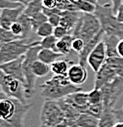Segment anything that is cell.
<instances>
[{
    "label": "cell",
    "mask_w": 123,
    "mask_h": 127,
    "mask_svg": "<svg viewBox=\"0 0 123 127\" xmlns=\"http://www.w3.org/2000/svg\"><path fill=\"white\" fill-rule=\"evenodd\" d=\"M78 91H82V88L73 85L67 75L54 74L50 79L40 85V95L45 100L59 101Z\"/></svg>",
    "instance_id": "1"
},
{
    "label": "cell",
    "mask_w": 123,
    "mask_h": 127,
    "mask_svg": "<svg viewBox=\"0 0 123 127\" xmlns=\"http://www.w3.org/2000/svg\"><path fill=\"white\" fill-rule=\"evenodd\" d=\"M10 31L13 32V34H14L15 36H17L18 39H23V38H24V33H25L24 28H23L22 24H20L18 21L16 22L15 24L12 25Z\"/></svg>",
    "instance_id": "35"
},
{
    "label": "cell",
    "mask_w": 123,
    "mask_h": 127,
    "mask_svg": "<svg viewBox=\"0 0 123 127\" xmlns=\"http://www.w3.org/2000/svg\"><path fill=\"white\" fill-rule=\"evenodd\" d=\"M32 71L36 77H43L51 71V66L50 64L36 60L32 64Z\"/></svg>",
    "instance_id": "25"
},
{
    "label": "cell",
    "mask_w": 123,
    "mask_h": 127,
    "mask_svg": "<svg viewBox=\"0 0 123 127\" xmlns=\"http://www.w3.org/2000/svg\"><path fill=\"white\" fill-rule=\"evenodd\" d=\"M113 127H123V122H116Z\"/></svg>",
    "instance_id": "45"
},
{
    "label": "cell",
    "mask_w": 123,
    "mask_h": 127,
    "mask_svg": "<svg viewBox=\"0 0 123 127\" xmlns=\"http://www.w3.org/2000/svg\"><path fill=\"white\" fill-rule=\"evenodd\" d=\"M0 12H1V10H0ZM0 27H1V26H0Z\"/></svg>",
    "instance_id": "50"
},
{
    "label": "cell",
    "mask_w": 123,
    "mask_h": 127,
    "mask_svg": "<svg viewBox=\"0 0 123 127\" xmlns=\"http://www.w3.org/2000/svg\"><path fill=\"white\" fill-rule=\"evenodd\" d=\"M94 15L100 21L105 34L114 35L123 39V24L117 21L111 2L104 5H97Z\"/></svg>",
    "instance_id": "3"
},
{
    "label": "cell",
    "mask_w": 123,
    "mask_h": 127,
    "mask_svg": "<svg viewBox=\"0 0 123 127\" xmlns=\"http://www.w3.org/2000/svg\"><path fill=\"white\" fill-rule=\"evenodd\" d=\"M110 2H112V0H110Z\"/></svg>",
    "instance_id": "49"
},
{
    "label": "cell",
    "mask_w": 123,
    "mask_h": 127,
    "mask_svg": "<svg viewBox=\"0 0 123 127\" xmlns=\"http://www.w3.org/2000/svg\"><path fill=\"white\" fill-rule=\"evenodd\" d=\"M122 109H123V108H122Z\"/></svg>",
    "instance_id": "52"
},
{
    "label": "cell",
    "mask_w": 123,
    "mask_h": 127,
    "mask_svg": "<svg viewBox=\"0 0 123 127\" xmlns=\"http://www.w3.org/2000/svg\"><path fill=\"white\" fill-rule=\"evenodd\" d=\"M24 5H21L18 8H4L0 12V26L3 29L10 30L12 25L18 21L20 16L24 13Z\"/></svg>",
    "instance_id": "12"
},
{
    "label": "cell",
    "mask_w": 123,
    "mask_h": 127,
    "mask_svg": "<svg viewBox=\"0 0 123 127\" xmlns=\"http://www.w3.org/2000/svg\"><path fill=\"white\" fill-rule=\"evenodd\" d=\"M89 104H99L103 103V93L101 89L93 88L90 92H88Z\"/></svg>",
    "instance_id": "34"
},
{
    "label": "cell",
    "mask_w": 123,
    "mask_h": 127,
    "mask_svg": "<svg viewBox=\"0 0 123 127\" xmlns=\"http://www.w3.org/2000/svg\"><path fill=\"white\" fill-rule=\"evenodd\" d=\"M72 61L70 60H57L56 62L50 64L51 66V71L54 74H58V75H67L68 69H69V64H72Z\"/></svg>",
    "instance_id": "22"
},
{
    "label": "cell",
    "mask_w": 123,
    "mask_h": 127,
    "mask_svg": "<svg viewBox=\"0 0 123 127\" xmlns=\"http://www.w3.org/2000/svg\"><path fill=\"white\" fill-rule=\"evenodd\" d=\"M85 112H87V113H89V114H91V115L100 119L102 114H103V112H104V104L103 103L90 104Z\"/></svg>",
    "instance_id": "32"
},
{
    "label": "cell",
    "mask_w": 123,
    "mask_h": 127,
    "mask_svg": "<svg viewBox=\"0 0 123 127\" xmlns=\"http://www.w3.org/2000/svg\"><path fill=\"white\" fill-rule=\"evenodd\" d=\"M73 39H74V37L72 36V34L65 35L62 39H59L54 51H56L58 53H61L63 56L64 55H67L70 52V50H72L71 47H72Z\"/></svg>",
    "instance_id": "19"
},
{
    "label": "cell",
    "mask_w": 123,
    "mask_h": 127,
    "mask_svg": "<svg viewBox=\"0 0 123 127\" xmlns=\"http://www.w3.org/2000/svg\"><path fill=\"white\" fill-rule=\"evenodd\" d=\"M117 53H118L119 57L123 58V39H120V41L117 44Z\"/></svg>",
    "instance_id": "42"
},
{
    "label": "cell",
    "mask_w": 123,
    "mask_h": 127,
    "mask_svg": "<svg viewBox=\"0 0 123 127\" xmlns=\"http://www.w3.org/2000/svg\"><path fill=\"white\" fill-rule=\"evenodd\" d=\"M0 87L5 96L17 99L24 104H28L25 83L21 80L5 74L2 70H0Z\"/></svg>",
    "instance_id": "8"
},
{
    "label": "cell",
    "mask_w": 123,
    "mask_h": 127,
    "mask_svg": "<svg viewBox=\"0 0 123 127\" xmlns=\"http://www.w3.org/2000/svg\"><path fill=\"white\" fill-rule=\"evenodd\" d=\"M67 76L69 81L76 86H80L82 85L88 77V72L85 66L81 65L80 64H71L68 72H67Z\"/></svg>",
    "instance_id": "15"
},
{
    "label": "cell",
    "mask_w": 123,
    "mask_h": 127,
    "mask_svg": "<svg viewBox=\"0 0 123 127\" xmlns=\"http://www.w3.org/2000/svg\"><path fill=\"white\" fill-rule=\"evenodd\" d=\"M65 99L71 103L78 111L82 112H85L87 108L89 107V99H88V93L83 91H78L73 94L66 96Z\"/></svg>",
    "instance_id": "16"
},
{
    "label": "cell",
    "mask_w": 123,
    "mask_h": 127,
    "mask_svg": "<svg viewBox=\"0 0 123 127\" xmlns=\"http://www.w3.org/2000/svg\"><path fill=\"white\" fill-rule=\"evenodd\" d=\"M59 39H57L54 35H50L42 38L41 40H39V46L42 49H50V50H55L57 42Z\"/></svg>",
    "instance_id": "31"
},
{
    "label": "cell",
    "mask_w": 123,
    "mask_h": 127,
    "mask_svg": "<svg viewBox=\"0 0 123 127\" xmlns=\"http://www.w3.org/2000/svg\"><path fill=\"white\" fill-rule=\"evenodd\" d=\"M113 110L104 108V112L100 118L98 127H113V125L117 122Z\"/></svg>",
    "instance_id": "23"
},
{
    "label": "cell",
    "mask_w": 123,
    "mask_h": 127,
    "mask_svg": "<svg viewBox=\"0 0 123 127\" xmlns=\"http://www.w3.org/2000/svg\"><path fill=\"white\" fill-rule=\"evenodd\" d=\"M16 39H18L17 36H15L10 30H6V29H3L0 27V48L4 44L11 42L13 40H16Z\"/></svg>",
    "instance_id": "29"
},
{
    "label": "cell",
    "mask_w": 123,
    "mask_h": 127,
    "mask_svg": "<svg viewBox=\"0 0 123 127\" xmlns=\"http://www.w3.org/2000/svg\"><path fill=\"white\" fill-rule=\"evenodd\" d=\"M65 119L58 101L45 100L40 113L41 125L45 127L60 126Z\"/></svg>",
    "instance_id": "7"
},
{
    "label": "cell",
    "mask_w": 123,
    "mask_h": 127,
    "mask_svg": "<svg viewBox=\"0 0 123 127\" xmlns=\"http://www.w3.org/2000/svg\"><path fill=\"white\" fill-rule=\"evenodd\" d=\"M68 34H71V32H69L67 29L62 27V26H58L54 29V33L53 35L57 38V39H62V37H64L65 35H68Z\"/></svg>",
    "instance_id": "36"
},
{
    "label": "cell",
    "mask_w": 123,
    "mask_h": 127,
    "mask_svg": "<svg viewBox=\"0 0 123 127\" xmlns=\"http://www.w3.org/2000/svg\"><path fill=\"white\" fill-rule=\"evenodd\" d=\"M81 14L82 13L78 11H62L60 26L67 29L69 32H72V30L74 29Z\"/></svg>",
    "instance_id": "17"
},
{
    "label": "cell",
    "mask_w": 123,
    "mask_h": 127,
    "mask_svg": "<svg viewBox=\"0 0 123 127\" xmlns=\"http://www.w3.org/2000/svg\"><path fill=\"white\" fill-rule=\"evenodd\" d=\"M22 4L10 1V0H0V10H2L4 8H18Z\"/></svg>",
    "instance_id": "38"
},
{
    "label": "cell",
    "mask_w": 123,
    "mask_h": 127,
    "mask_svg": "<svg viewBox=\"0 0 123 127\" xmlns=\"http://www.w3.org/2000/svg\"><path fill=\"white\" fill-rule=\"evenodd\" d=\"M85 1H87L89 3H92L94 5H98V0H85Z\"/></svg>",
    "instance_id": "44"
},
{
    "label": "cell",
    "mask_w": 123,
    "mask_h": 127,
    "mask_svg": "<svg viewBox=\"0 0 123 127\" xmlns=\"http://www.w3.org/2000/svg\"><path fill=\"white\" fill-rule=\"evenodd\" d=\"M0 127H13L12 125H1L0 124Z\"/></svg>",
    "instance_id": "46"
},
{
    "label": "cell",
    "mask_w": 123,
    "mask_h": 127,
    "mask_svg": "<svg viewBox=\"0 0 123 127\" xmlns=\"http://www.w3.org/2000/svg\"><path fill=\"white\" fill-rule=\"evenodd\" d=\"M107 59H108V56H107L106 45H105L104 40H102L89 55L88 64L93 69V71L96 73L97 71H99V69L105 64Z\"/></svg>",
    "instance_id": "10"
},
{
    "label": "cell",
    "mask_w": 123,
    "mask_h": 127,
    "mask_svg": "<svg viewBox=\"0 0 123 127\" xmlns=\"http://www.w3.org/2000/svg\"><path fill=\"white\" fill-rule=\"evenodd\" d=\"M25 55L16 59L14 61L8 62V63L0 64V70H2L5 74L10 75L14 78L21 80L22 82H26L25 75H24V70H23V63H24Z\"/></svg>",
    "instance_id": "11"
},
{
    "label": "cell",
    "mask_w": 123,
    "mask_h": 127,
    "mask_svg": "<svg viewBox=\"0 0 123 127\" xmlns=\"http://www.w3.org/2000/svg\"><path fill=\"white\" fill-rule=\"evenodd\" d=\"M115 15H116L117 21L123 24V3L119 6V8H118V10H117V12H116Z\"/></svg>",
    "instance_id": "41"
},
{
    "label": "cell",
    "mask_w": 123,
    "mask_h": 127,
    "mask_svg": "<svg viewBox=\"0 0 123 127\" xmlns=\"http://www.w3.org/2000/svg\"><path fill=\"white\" fill-rule=\"evenodd\" d=\"M100 119L87 112H82L75 120L77 127H98Z\"/></svg>",
    "instance_id": "20"
},
{
    "label": "cell",
    "mask_w": 123,
    "mask_h": 127,
    "mask_svg": "<svg viewBox=\"0 0 123 127\" xmlns=\"http://www.w3.org/2000/svg\"><path fill=\"white\" fill-rule=\"evenodd\" d=\"M106 63L114 70L115 74L119 77H123V58L122 57H112L108 58Z\"/></svg>",
    "instance_id": "27"
},
{
    "label": "cell",
    "mask_w": 123,
    "mask_h": 127,
    "mask_svg": "<svg viewBox=\"0 0 123 127\" xmlns=\"http://www.w3.org/2000/svg\"><path fill=\"white\" fill-rule=\"evenodd\" d=\"M61 18L62 15H59V14H55V15H52V16L48 17V22L54 27H58L60 26V23H61Z\"/></svg>",
    "instance_id": "39"
},
{
    "label": "cell",
    "mask_w": 123,
    "mask_h": 127,
    "mask_svg": "<svg viewBox=\"0 0 123 127\" xmlns=\"http://www.w3.org/2000/svg\"><path fill=\"white\" fill-rule=\"evenodd\" d=\"M101 90L103 93L104 108L113 110L116 102L123 94V77H115L113 80L105 84Z\"/></svg>",
    "instance_id": "9"
},
{
    "label": "cell",
    "mask_w": 123,
    "mask_h": 127,
    "mask_svg": "<svg viewBox=\"0 0 123 127\" xmlns=\"http://www.w3.org/2000/svg\"><path fill=\"white\" fill-rule=\"evenodd\" d=\"M77 11L81 13H88V14H94L96 11L97 5H94L92 3H89L85 0H77L74 3Z\"/></svg>",
    "instance_id": "28"
},
{
    "label": "cell",
    "mask_w": 123,
    "mask_h": 127,
    "mask_svg": "<svg viewBox=\"0 0 123 127\" xmlns=\"http://www.w3.org/2000/svg\"><path fill=\"white\" fill-rule=\"evenodd\" d=\"M101 31L102 26L97 17L94 14L82 13L71 34L74 38H81L86 43Z\"/></svg>",
    "instance_id": "4"
},
{
    "label": "cell",
    "mask_w": 123,
    "mask_h": 127,
    "mask_svg": "<svg viewBox=\"0 0 123 127\" xmlns=\"http://www.w3.org/2000/svg\"><path fill=\"white\" fill-rule=\"evenodd\" d=\"M42 48L39 45L33 46L28 50V52L25 54V59L23 63V70L25 75V86H26V95L27 98L30 99L34 94V88H35V81L36 76L34 75L32 71V64L38 60V53Z\"/></svg>",
    "instance_id": "6"
},
{
    "label": "cell",
    "mask_w": 123,
    "mask_h": 127,
    "mask_svg": "<svg viewBox=\"0 0 123 127\" xmlns=\"http://www.w3.org/2000/svg\"><path fill=\"white\" fill-rule=\"evenodd\" d=\"M85 45V42L84 40H82L81 38H74L73 39V42H72V50L76 53H80L82 51V49L84 48Z\"/></svg>",
    "instance_id": "37"
},
{
    "label": "cell",
    "mask_w": 123,
    "mask_h": 127,
    "mask_svg": "<svg viewBox=\"0 0 123 127\" xmlns=\"http://www.w3.org/2000/svg\"><path fill=\"white\" fill-rule=\"evenodd\" d=\"M18 22L20 23V24H22V26H23V28H24V38L23 39H25V40H28L30 37H31V33L32 32H34L33 31V28H32V24H31V17L27 16L26 14H22L20 18L18 19Z\"/></svg>",
    "instance_id": "24"
},
{
    "label": "cell",
    "mask_w": 123,
    "mask_h": 127,
    "mask_svg": "<svg viewBox=\"0 0 123 127\" xmlns=\"http://www.w3.org/2000/svg\"><path fill=\"white\" fill-rule=\"evenodd\" d=\"M43 3L42 0H32L31 3L25 7L24 10V14H26L27 16L32 17L40 12H43Z\"/></svg>",
    "instance_id": "26"
},
{
    "label": "cell",
    "mask_w": 123,
    "mask_h": 127,
    "mask_svg": "<svg viewBox=\"0 0 123 127\" xmlns=\"http://www.w3.org/2000/svg\"><path fill=\"white\" fill-rule=\"evenodd\" d=\"M68 1H69V2H71V3H75L77 0H68Z\"/></svg>",
    "instance_id": "48"
},
{
    "label": "cell",
    "mask_w": 123,
    "mask_h": 127,
    "mask_svg": "<svg viewBox=\"0 0 123 127\" xmlns=\"http://www.w3.org/2000/svg\"><path fill=\"white\" fill-rule=\"evenodd\" d=\"M10 1H13V2H17V3H20L24 6H28L30 3H31L32 0H10Z\"/></svg>",
    "instance_id": "43"
},
{
    "label": "cell",
    "mask_w": 123,
    "mask_h": 127,
    "mask_svg": "<svg viewBox=\"0 0 123 127\" xmlns=\"http://www.w3.org/2000/svg\"><path fill=\"white\" fill-rule=\"evenodd\" d=\"M63 55L61 53H58L54 50L50 49H41L38 53V60L47 64H52L54 62L59 60Z\"/></svg>",
    "instance_id": "21"
},
{
    "label": "cell",
    "mask_w": 123,
    "mask_h": 127,
    "mask_svg": "<svg viewBox=\"0 0 123 127\" xmlns=\"http://www.w3.org/2000/svg\"><path fill=\"white\" fill-rule=\"evenodd\" d=\"M104 35H105V32L102 30L99 33H97L90 41H88V42L85 43L84 48L82 49V51L80 53H78V61H79V64L81 65H83L85 67L87 66L89 55L91 54V52L95 49V47L103 40Z\"/></svg>",
    "instance_id": "13"
},
{
    "label": "cell",
    "mask_w": 123,
    "mask_h": 127,
    "mask_svg": "<svg viewBox=\"0 0 123 127\" xmlns=\"http://www.w3.org/2000/svg\"><path fill=\"white\" fill-rule=\"evenodd\" d=\"M54 29H55V28H54L49 22H46V23H44L43 25H41V26L37 29V31L35 32V33H36L39 37L44 38V37H47V36L53 35V33H54Z\"/></svg>",
    "instance_id": "30"
},
{
    "label": "cell",
    "mask_w": 123,
    "mask_h": 127,
    "mask_svg": "<svg viewBox=\"0 0 123 127\" xmlns=\"http://www.w3.org/2000/svg\"><path fill=\"white\" fill-rule=\"evenodd\" d=\"M43 7L47 9H53L57 7V0H42Z\"/></svg>",
    "instance_id": "40"
},
{
    "label": "cell",
    "mask_w": 123,
    "mask_h": 127,
    "mask_svg": "<svg viewBox=\"0 0 123 127\" xmlns=\"http://www.w3.org/2000/svg\"><path fill=\"white\" fill-rule=\"evenodd\" d=\"M115 77H117V75L115 74L114 70L105 62V64L102 65V67L99 69V71L96 72L94 88L101 89L105 84L113 80Z\"/></svg>",
    "instance_id": "14"
},
{
    "label": "cell",
    "mask_w": 123,
    "mask_h": 127,
    "mask_svg": "<svg viewBox=\"0 0 123 127\" xmlns=\"http://www.w3.org/2000/svg\"><path fill=\"white\" fill-rule=\"evenodd\" d=\"M32 104H24L21 101L3 95L0 98V119L13 127H24L28 111Z\"/></svg>",
    "instance_id": "2"
},
{
    "label": "cell",
    "mask_w": 123,
    "mask_h": 127,
    "mask_svg": "<svg viewBox=\"0 0 123 127\" xmlns=\"http://www.w3.org/2000/svg\"><path fill=\"white\" fill-rule=\"evenodd\" d=\"M37 45H39V40L28 43L25 39H16L4 44L0 48V64L14 61L24 56L30 48Z\"/></svg>",
    "instance_id": "5"
},
{
    "label": "cell",
    "mask_w": 123,
    "mask_h": 127,
    "mask_svg": "<svg viewBox=\"0 0 123 127\" xmlns=\"http://www.w3.org/2000/svg\"><path fill=\"white\" fill-rule=\"evenodd\" d=\"M31 24H32V28H33V31L34 32L37 31V29L43 25L44 23L48 22V17L43 13V12H40L34 16L31 17Z\"/></svg>",
    "instance_id": "33"
},
{
    "label": "cell",
    "mask_w": 123,
    "mask_h": 127,
    "mask_svg": "<svg viewBox=\"0 0 123 127\" xmlns=\"http://www.w3.org/2000/svg\"><path fill=\"white\" fill-rule=\"evenodd\" d=\"M122 2H123V0H122Z\"/></svg>",
    "instance_id": "51"
},
{
    "label": "cell",
    "mask_w": 123,
    "mask_h": 127,
    "mask_svg": "<svg viewBox=\"0 0 123 127\" xmlns=\"http://www.w3.org/2000/svg\"><path fill=\"white\" fill-rule=\"evenodd\" d=\"M4 95V94H3V92H2V90H1V87H0V98H1V97H2V96Z\"/></svg>",
    "instance_id": "47"
},
{
    "label": "cell",
    "mask_w": 123,
    "mask_h": 127,
    "mask_svg": "<svg viewBox=\"0 0 123 127\" xmlns=\"http://www.w3.org/2000/svg\"><path fill=\"white\" fill-rule=\"evenodd\" d=\"M105 45H106V50H107V56L108 58H112V57H119L117 53V44L120 41V38L114 35H104L103 38Z\"/></svg>",
    "instance_id": "18"
}]
</instances>
